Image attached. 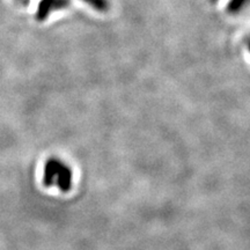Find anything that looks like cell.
<instances>
[{
    "instance_id": "cell-1",
    "label": "cell",
    "mask_w": 250,
    "mask_h": 250,
    "mask_svg": "<svg viewBox=\"0 0 250 250\" xmlns=\"http://www.w3.org/2000/svg\"><path fill=\"white\" fill-rule=\"evenodd\" d=\"M43 182L46 187L56 186L59 190L66 192L72 186V173L64 162L51 158L45 162L43 170Z\"/></svg>"
},
{
    "instance_id": "cell-2",
    "label": "cell",
    "mask_w": 250,
    "mask_h": 250,
    "mask_svg": "<svg viewBox=\"0 0 250 250\" xmlns=\"http://www.w3.org/2000/svg\"><path fill=\"white\" fill-rule=\"evenodd\" d=\"M71 0H42L36 12V19L40 21L45 20L48 15L54 11L67 7Z\"/></svg>"
},
{
    "instance_id": "cell-3",
    "label": "cell",
    "mask_w": 250,
    "mask_h": 250,
    "mask_svg": "<svg viewBox=\"0 0 250 250\" xmlns=\"http://www.w3.org/2000/svg\"><path fill=\"white\" fill-rule=\"evenodd\" d=\"M249 0H230L229 4L227 6L228 13L237 14L245 6L248 4Z\"/></svg>"
},
{
    "instance_id": "cell-4",
    "label": "cell",
    "mask_w": 250,
    "mask_h": 250,
    "mask_svg": "<svg viewBox=\"0 0 250 250\" xmlns=\"http://www.w3.org/2000/svg\"><path fill=\"white\" fill-rule=\"evenodd\" d=\"M86 4L92 6L93 8H95L99 12H105L109 8V1L108 0H83Z\"/></svg>"
},
{
    "instance_id": "cell-5",
    "label": "cell",
    "mask_w": 250,
    "mask_h": 250,
    "mask_svg": "<svg viewBox=\"0 0 250 250\" xmlns=\"http://www.w3.org/2000/svg\"><path fill=\"white\" fill-rule=\"evenodd\" d=\"M249 50H250V43H249Z\"/></svg>"
},
{
    "instance_id": "cell-6",
    "label": "cell",
    "mask_w": 250,
    "mask_h": 250,
    "mask_svg": "<svg viewBox=\"0 0 250 250\" xmlns=\"http://www.w3.org/2000/svg\"><path fill=\"white\" fill-rule=\"evenodd\" d=\"M212 1H215V0H212Z\"/></svg>"
}]
</instances>
